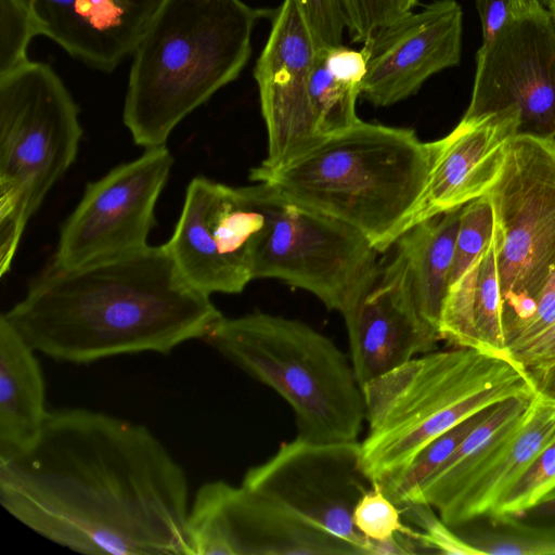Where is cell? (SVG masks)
Instances as JSON below:
<instances>
[{
  "mask_svg": "<svg viewBox=\"0 0 555 555\" xmlns=\"http://www.w3.org/2000/svg\"><path fill=\"white\" fill-rule=\"evenodd\" d=\"M0 504L78 553L192 555L184 468L146 426L101 411H49L37 440L0 460Z\"/></svg>",
  "mask_w": 555,
  "mask_h": 555,
  "instance_id": "1",
  "label": "cell"
},
{
  "mask_svg": "<svg viewBox=\"0 0 555 555\" xmlns=\"http://www.w3.org/2000/svg\"><path fill=\"white\" fill-rule=\"evenodd\" d=\"M2 315L37 352L88 364L121 354H169L205 339L222 317L191 285L166 243L75 267L53 263Z\"/></svg>",
  "mask_w": 555,
  "mask_h": 555,
  "instance_id": "2",
  "label": "cell"
},
{
  "mask_svg": "<svg viewBox=\"0 0 555 555\" xmlns=\"http://www.w3.org/2000/svg\"><path fill=\"white\" fill-rule=\"evenodd\" d=\"M437 141L414 130L359 120L286 164L250 170V180L338 219L384 253L408 229L426 189Z\"/></svg>",
  "mask_w": 555,
  "mask_h": 555,
  "instance_id": "3",
  "label": "cell"
},
{
  "mask_svg": "<svg viewBox=\"0 0 555 555\" xmlns=\"http://www.w3.org/2000/svg\"><path fill=\"white\" fill-rule=\"evenodd\" d=\"M266 10L242 0H164L132 55L122 120L133 142L166 144L172 130L234 81Z\"/></svg>",
  "mask_w": 555,
  "mask_h": 555,
  "instance_id": "4",
  "label": "cell"
},
{
  "mask_svg": "<svg viewBox=\"0 0 555 555\" xmlns=\"http://www.w3.org/2000/svg\"><path fill=\"white\" fill-rule=\"evenodd\" d=\"M366 475L396 478L431 440L483 408L533 393L506 357L466 347L421 354L361 387Z\"/></svg>",
  "mask_w": 555,
  "mask_h": 555,
  "instance_id": "5",
  "label": "cell"
},
{
  "mask_svg": "<svg viewBox=\"0 0 555 555\" xmlns=\"http://www.w3.org/2000/svg\"><path fill=\"white\" fill-rule=\"evenodd\" d=\"M205 339L289 404L298 437L358 441L365 422L362 389L349 357L328 337L299 320L254 311L222 315Z\"/></svg>",
  "mask_w": 555,
  "mask_h": 555,
  "instance_id": "6",
  "label": "cell"
},
{
  "mask_svg": "<svg viewBox=\"0 0 555 555\" xmlns=\"http://www.w3.org/2000/svg\"><path fill=\"white\" fill-rule=\"evenodd\" d=\"M79 106L48 63L0 76V267H11L28 220L75 163Z\"/></svg>",
  "mask_w": 555,
  "mask_h": 555,
  "instance_id": "7",
  "label": "cell"
},
{
  "mask_svg": "<svg viewBox=\"0 0 555 555\" xmlns=\"http://www.w3.org/2000/svg\"><path fill=\"white\" fill-rule=\"evenodd\" d=\"M488 194L506 351L534 312L555 266V139L516 135Z\"/></svg>",
  "mask_w": 555,
  "mask_h": 555,
  "instance_id": "8",
  "label": "cell"
},
{
  "mask_svg": "<svg viewBox=\"0 0 555 555\" xmlns=\"http://www.w3.org/2000/svg\"><path fill=\"white\" fill-rule=\"evenodd\" d=\"M270 189L269 227L254 254L251 279L302 288L345 317L375 283L379 251L356 228Z\"/></svg>",
  "mask_w": 555,
  "mask_h": 555,
  "instance_id": "9",
  "label": "cell"
},
{
  "mask_svg": "<svg viewBox=\"0 0 555 555\" xmlns=\"http://www.w3.org/2000/svg\"><path fill=\"white\" fill-rule=\"evenodd\" d=\"M271 189L233 188L195 177L166 243L185 280L211 295L238 294L251 279V260L270 218Z\"/></svg>",
  "mask_w": 555,
  "mask_h": 555,
  "instance_id": "10",
  "label": "cell"
},
{
  "mask_svg": "<svg viewBox=\"0 0 555 555\" xmlns=\"http://www.w3.org/2000/svg\"><path fill=\"white\" fill-rule=\"evenodd\" d=\"M186 530L192 555H362L284 505L224 480L197 489Z\"/></svg>",
  "mask_w": 555,
  "mask_h": 555,
  "instance_id": "11",
  "label": "cell"
},
{
  "mask_svg": "<svg viewBox=\"0 0 555 555\" xmlns=\"http://www.w3.org/2000/svg\"><path fill=\"white\" fill-rule=\"evenodd\" d=\"M172 165L164 144L89 182L61 228L52 263L75 268L146 246Z\"/></svg>",
  "mask_w": 555,
  "mask_h": 555,
  "instance_id": "12",
  "label": "cell"
},
{
  "mask_svg": "<svg viewBox=\"0 0 555 555\" xmlns=\"http://www.w3.org/2000/svg\"><path fill=\"white\" fill-rule=\"evenodd\" d=\"M373 485L359 440L319 442L298 436L250 467L242 480L247 489L353 544L362 555L365 538L354 527L352 513Z\"/></svg>",
  "mask_w": 555,
  "mask_h": 555,
  "instance_id": "13",
  "label": "cell"
},
{
  "mask_svg": "<svg viewBox=\"0 0 555 555\" xmlns=\"http://www.w3.org/2000/svg\"><path fill=\"white\" fill-rule=\"evenodd\" d=\"M518 114V134L555 139V24L545 8L514 18L476 54L462 119Z\"/></svg>",
  "mask_w": 555,
  "mask_h": 555,
  "instance_id": "14",
  "label": "cell"
},
{
  "mask_svg": "<svg viewBox=\"0 0 555 555\" xmlns=\"http://www.w3.org/2000/svg\"><path fill=\"white\" fill-rule=\"evenodd\" d=\"M317 53L297 1L283 0L254 68L268 138L262 168L282 166L323 140L308 89Z\"/></svg>",
  "mask_w": 555,
  "mask_h": 555,
  "instance_id": "15",
  "label": "cell"
},
{
  "mask_svg": "<svg viewBox=\"0 0 555 555\" xmlns=\"http://www.w3.org/2000/svg\"><path fill=\"white\" fill-rule=\"evenodd\" d=\"M462 30L455 0H436L384 25L362 47L367 70L361 95L376 107L414 95L433 75L460 64Z\"/></svg>",
  "mask_w": 555,
  "mask_h": 555,
  "instance_id": "16",
  "label": "cell"
},
{
  "mask_svg": "<svg viewBox=\"0 0 555 555\" xmlns=\"http://www.w3.org/2000/svg\"><path fill=\"white\" fill-rule=\"evenodd\" d=\"M344 320L360 387L436 350L440 340L438 331L421 315L397 254L382 266L371 289Z\"/></svg>",
  "mask_w": 555,
  "mask_h": 555,
  "instance_id": "17",
  "label": "cell"
},
{
  "mask_svg": "<svg viewBox=\"0 0 555 555\" xmlns=\"http://www.w3.org/2000/svg\"><path fill=\"white\" fill-rule=\"evenodd\" d=\"M518 125V114L509 109L461 119L448 135L437 140L428 182L408 229L487 194L499 178Z\"/></svg>",
  "mask_w": 555,
  "mask_h": 555,
  "instance_id": "18",
  "label": "cell"
},
{
  "mask_svg": "<svg viewBox=\"0 0 555 555\" xmlns=\"http://www.w3.org/2000/svg\"><path fill=\"white\" fill-rule=\"evenodd\" d=\"M164 0H30L39 36L103 73L131 57Z\"/></svg>",
  "mask_w": 555,
  "mask_h": 555,
  "instance_id": "19",
  "label": "cell"
},
{
  "mask_svg": "<svg viewBox=\"0 0 555 555\" xmlns=\"http://www.w3.org/2000/svg\"><path fill=\"white\" fill-rule=\"evenodd\" d=\"M438 332L453 347L505 354L495 235L448 288Z\"/></svg>",
  "mask_w": 555,
  "mask_h": 555,
  "instance_id": "20",
  "label": "cell"
},
{
  "mask_svg": "<svg viewBox=\"0 0 555 555\" xmlns=\"http://www.w3.org/2000/svg\"><path fill=\"white\" fill-rule=\"evenodd\" d=\"M36 351L0 318V460L28 449L39 437L49 411Z\"/></svg>",
  "mask_w": 555,
  "mask_h": 555,
  "instance_id": "21",
  "label": "cell"
},
{
  "mask_svg": "<svg viewBox=\"0 0 555 555\" xmlns=\"http://www.w3.org/2000/svg\"><path fill=\"white\" fill-rule=\"evenodd\" d=\"M555 437V403L535 396L522 423L441 519L451 528L489 517L532 459Z\"/></svg>",
  "mask_w": 555,
  "mask_h": 555,
  "instance_id": "22",
  "label": "cell"
},
{
  "mask_svg": "<svg viewBox=\"0 0 555 555\" xmlns=\"http://www.w3.org/2000/svg\"><path fill=\"white\" fill-rule=\"evenodd\" d=\"M535 395L507 398L476 426L450 459L424 485L418 503L429 504L442 519L525 420Z\"/></svg>",
  "mask_w": 555,
  "mask_h": 555,
  "instance_id": "23",
  "label": "cell"
},
{
  "mask_svg": "<svg viewBox=\"0 0 555 555\" xmlns=\"http://www.w3.org/2000/svg\"><path fill=\"white\" fill-rule=\"evenodd\" d=\"M461 211L462 207L417 222L393 244L395 254L404 264L416 307L437 331L449 287Z\"/></svg>",
  "mask_w": 555,
  "mask_h": 555,
  "instance_id": "24",
  "label": "cell"
},
{
  "mask_svg": "<svg viewBox=\"0 0 555 555\" xmlns=\"http://www.w3.org/2000/svg\"><path fill=\"white\" fill-rule=\"evenodd\" d=\"M498 403L474 413L431 440L402 473L379 486L384 493L399 508L418 503L424 485L450 459L469 433L492 414Z\"/></svg>",
  "mask_w": 555,
  "mask_h": 555,
  "instance_id": "25",
  "label": "cell"
},
{
  "mask_svg": "<svg viewBox=\"0 0 555 555\" xmlns=\"http://www.w3.org/2000/svg\"><path fill=\"white\" fill-rule=\"evenodd\" d=\"M453 528L477 555H555V528L530 527L508 517H483Z\"/></svg>",
  "mask_w": 555,
  "mask_h": 555,
  "instance_id": "26",
  "label": "cell"
},
{
  "mask_svg": "<svg viewBox=\"0 0 555 555\" xmlns=\"http://www.w3.org/2000/svg\"><path fill=\"white\" fill-rule=\"evenodd\" d=\"M309 96L319 132L325 138L360 120L356 103L361 89L338 81L327 69L324 50H318L309 75Z\"/></svg>",
  "mask_w": 555,
  "mask_h": 555,
  "instance_id": "27",
  "label": "cell"
},
{
  "mask_svg": "<svg viewBox=\"0 0 555 555\" xmlns=\"http://www.w3.org/2000/svg\"><path fill=\"white\" fill-rule=\"evenodd\" d=\"M494 230L495 216L488 193L462 207L449 276V287L488 247L493 238Z\"/></svg>",
  "mask_w": 555,
  "mask_h": 555,
  "instance_id": "28",
  "label": "cell"
},
{
  "mask_svg": "<svg viewBox=\"0 0 555 555\" xmlns=\"http://www.w3.org/2000/svg\"><path fill=\"white\" fill-rule=\"evenodd\" d=\"M555 491V437L532 459L489 517L512 516Z\"/></svg>",
  "mask_w": 555,
  "mask_h": 555,
  "instance_id": "29",
  "label": "cell"
},
{
  "mask_svg": "<svg viewBox=\"0 0 555 555\" xmlns=\"http://www.w3.org/2000/svg\"><path fill=\"white\" fill-rule=\"evenodd\" d=\"M36 36L30 0H0V76L30 61L28 48Z\"/></svg>",
  "mask_w": 555,
  "mask_h": 555,
  "instance_id": "30",
  "label": "cell"
},
{
  "mask_svg": "<svg viewBox=\"0 0 555 555\" xmlns=\"http://www.w3.org/2000/svg\"><path fill=\"white\" fill-rule=\"evenodd\" d=\"M504 357L521 372L538 398L555 403V321Z\"/></svg>",
  "mask_w": 555,
  "mask_h": 555,
  "instance_id": "31",
  "label": "cell"
},
{
  "mask_svg": "<svg viewBox=\"0 0 555 555\" xmlns=\"http://www.w3.org/2000/svg\"><path fill=\"white\" fill-rule=\"evenodd\" d=\"M352 520L365 539L382 541L402 533L418 540L420 531L404 524L400 508L376 483L358 501Z\"/></svg>",
  "mask_w": 555,
  "mask_h": 555,
  "instance_id": "32",
  "label": "cell"
},
{
  "mask_svg": "<svg viewBox=\"0 0 555 555\" xmlns=\"http://www.w3.org/2000/svg\"><path fill=\"white\" fill-rule=\"evenodd\" d=\"M403 519L414 524L428 553L477 555L455 530L444 524L427 503L408 504L400 508Z\"/></svg>",
  "mask_w": 555,
  "mask_h": 555,
  "instance_id": "33",
  "label": "cell"
},
{
  "mask_svg": "<svg viewBox=\"0 0 555 555\" xmlns=\"http://www.w3.org/2000/svg\"><path fill=\"white\" fill-rule=\"evenodd\" d=\"M346 29L353 42L364 43L402 12L398 0H339Z\"/></svg>",
  "mask_w": 555,
  "mask_h": 555,
  "instance_id": "34",
  "label": "cell"
},
{
  "mask_svg": "<svg viewBox=\"0 0 555 555\" xmlns=\"http://www.w3.org/2000/svg\"><path fill=\"white\" fill-rule=\"evenodd\" d=\"M318 50L343 44L346 23L339 0H296Z\"/></svg>",
  "mask_w": 555,
  "mask_h": 555,
  "instance_id": "35",
  "label": "cell"
},
{
  "mask_svg": "<svg viewBox=\"0 0 555 555\" xmlns=\"http://www.w3.org/2000/svg\"><path fill=\"white\" fill-rule=\"evenodd\" d=\"M324 50V62L335 79L361 89L367 70L365 50L348 49L337 46Z\"/></svg>",
  "mask_w": 555,
  "mask_h": 555,
  "instance_id": "36",
  "label": "cell"
},
{
  "mask_svg": "<svg viewBox=\"0 0 555 555\" xmlns=\"http://www.w3.org/2000/svg\"><path fill=\"white\" fill-rule=\"evenodd\" d=\"M479 13L482 44L493 41L516 18L511 0H476Z\"/></svg>",
  "mask_w": 555,
  "mask_h": 555,
  "instance_id": "37",
  "label": "cell"
},
{
  "mask_svg": "<svg viewBox=\"0 0 555 555\" xmlns=\"http://www.w3.org/2000/svg\"><path fill=\"white\" fill-rule=\"evenodd\" d=\"M503 517L525 526L555 528V491L521 513Z\"/></svg>",
  "mask_w": 555,
  "mask_h": 555,
  "instance_id": "38",
  "label": "cell"
},
{
  "mask_svg": "<svg viewBox=\"0 0 555 555\" xmlns=\"http://www.w3.org/2000/svg\"><path fill=\"white\" fill-rule=\"evenodd\" d=\"M516 17L543 9L541 0H511Z\"/></svg>",
  "mask_w": 555,
  "mask_h": 555,
  "instance_id": "39",
  "label": "cell"
},
{
  "mask_svg": "<svg viewBox=\"0 0 555 555\" xmlns=\"http://www.w3.org/2000/svg\"><path fill=\"white\" fill-rule=\"evenodd\" d=\"M402 14L412 11L420 0H398Z\"/></svg>",
  "mask_w": 555,
  "mask_h": 555,
  "instance_id": "40",
  "label": "cell"
},
{
  "mask_svg": "<svg viewBox=\"0 0 555 555\" xmlns=\"http://www.w3.org/2000/svg\"><path fill=\"white\" fill-rule=\"evenodd\" d=\"M541 3L547 10L555 24V0H541Z\"/></svg>",
  "mask_w": 555,
  "mask_h": 555,
  "instance_id": "41",
  "label": "cell"
},
{
  "mask_svg": "<svg viewBox=\"0 0 555 555\" xmlns=\"http://www.w3.org/2000/svg\"><path fill=\"white\" fill-rule=\"evenodd\" d=\"M545 286H550L555 289V266H554L553 272H552Z\"/></svg>",
  "mask_w": 555,
  "mask_h": 555,
  "instance_id": "42",
  "label": "cell"
}]
</instances>
